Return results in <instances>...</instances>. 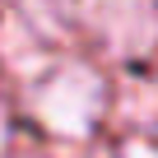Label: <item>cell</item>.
<instances>
[{
    "label": "cell",
    "mask_w": 158,
    "mask_h": 158,
    "mask_svg": "<svg viewBox=\"0 0 158 158\" xmlns=\"http://www.w3.org/2000/svg\"><path fill=\"white\" fill-rule=\"evenodd\" d=\"M102 28H107V37H112V47L116 51H144L149 42H153V28H158V19L149 14V10H102V14H93Z\"/></svg>",
    "instance_id": "7a4b0ae2"
},
{
    "label": "cell",
    "mask_w": 158,
    "mask_h": 158,
    "mask_svg": "<svg viewBox=\"0 0 158 158\" xmlns=\"http://www.w3.org/2000/svg\"><path fill=\"white\" fill-rule=\"evenodd\" d=\"M121 158H158V149H153V144H126Z\"/></svg>",
    "instance_id": "3957f363"
},
{
    "label": "cell",
    "mask_w": 158,
    "mask_h": 158,
    "mask_svg": "<svg viewBox=\"0 0 158 158\" xmlns=\"http://www.w3.org/2000/svg\"><path fill=\"white\" fill-rule=\"evenodd\" d=\"M98 112H102V79L89 65H65L37 89V116L56 135H70V139L89 135Z\"/></svg>",
    "instance_id": "6da1fadb"
},
{
    "label": "cell",
    "mask_w": 158,
    "mask_h": 158,
    "mask_svg": "<svg viewBox=\"0 0 158 158\" xmlns=\"http://www.w3.org/2000/svg\"><path fill=\"white\" fill-rule=\"evenodd\" d=\"M0 144H5V116H0Z\"/></svg>",
    "instance_id": "277c9868"
}]
</instances>
